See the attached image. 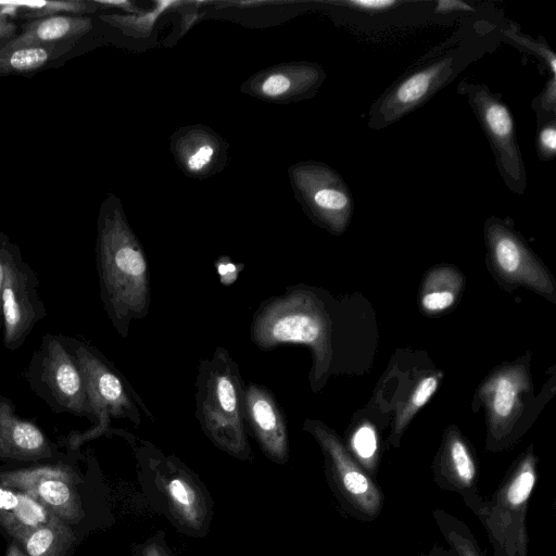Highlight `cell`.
Instances as JSON below:
<instances>
[{
    "label": "cell",
    "instance_id": "obj_1",
    "mask_svg": "<svg viewBox=\"0 0 556 556\" xmlns=\"http://www.w3.org/2000/svg\"><path fill=\"white\" fill-rule=\"evenodd\" d=\"M332 318L319 292L304 285L288 287L264 300L251 323V339L263 351L281 345L307 346L313 356L311 386L317 391L330 370L333 356Z\"/></svg>",
    "mask_w": 556,
    "mask_h": 556
},
{
    "label": "cell",
    "instance_id": "obj_2",
    "mask_svg": "<svg viewBox=\"0 0 556 556\" xmlns=\"http://www.w3.org/2000/svg\"><path fill=\"white\" fill-rule=\"evenodd\" d=\"M134 450L147 504L177 532L204 539L214 519V500L200 477L177 456L147 440H139Z\"/></svg>",
    "mask_w": 556,
    "mask_h": 556
},
{
    "label": "cell",
    "instance_id": "obj_3",
    "mask_svg": "<svg viewBox=\"0 0 556 556\" xmlns=\"http://www.w3.org/2000/svg\"><path fill=\"white\" fill-rule=\"evenodd\" d=\"M97 270L104 311L126 338L130 323L148 315L151 290L144 254L117 216H105L99 225Z\"/></svg>",
    "mask_w": 556,
    "mask_h": 556
},
{
    "label": "cell",
    "instance_id": "obj_4",
    "mask_svg": "<svg viewBox=\"0 0 556 556\" xmlns=\"http://www.w3.org/2000/svg\"><path fill=\"white\" fill-rule=\"evenodd\" d=\"M244 386L239 366L224 346L203 358L195 379V417L206 438L242 460L253 458L244 422Z\"/></svg>",
    "mask_w": 556,
    "mask_h": 556
},
{
    "label": "cell",
    "instance_id": "obj_5",
    "mask_svg": "<svg viewBox=\"0 0 556 556\" xmlns=\"http://www.w3.org/2000/svg\"><path fill=\"white\" fill-rule=\"evenodd\" d=\"M538 464L531 445L473 513L486 531L492 556H528L527 514L539 480Z\"/></svg>",
    "mask_w": 556,
    "mask_h": 556
},
{
    "label": "cell",
    "instance_id": "obj_6",
    "mask_svg": "<svg viewBox=\"0 0 556 556\" xmlns=\"http://www.w3.org/2000/svg\"><path fill=\"white\" fill-rule=\"evenodd\" d=\"M64 337L83 371L89 403L96 417L93 427L71 433L65 439L67 444L76 447L87 440L106 433L111 430L113 418L128 419L139 426V407L152 417L126 378L97 348L79 338Z\"/></svg>",
    "mask_w": 556,
    "mask_h": 556
},
{
    "label": "cell",
    "instance_id": "obj_7",
    "mask_svg": "<svg viewBox=\"0 0 556 556\" xmlns=\"http://www.w3.org/2000/svg\"><path fill=\"white\" fill-rule=\"evenodd\" d=\"M25 379L52 412L96 422L83 371L64 334L42 336L25 370Z\"/></svg>",
    "mask_w": 556,
    "mask_h": 556
},
{
    "label": "cell",
    "instance_id": "obj_8",
    "mask_svg": "<svg viewBox=\"0 0 556 556\" xmlns=\"http://www.w3.org/2000/svg\"><path fill=\"white\" fill-rule=\"evenodd\" d=\"M303 429L312 434L324 455L327 483L343 514L362 522L375 521L382 513L384 494L351 455L341 438L319 420L306 419Z\"/></svg>",
    "mask_w": 556,
    "mask_h": 556
},
{
    "label": "cell",
    "instance_id": "obj_9",
    "mask_svg": "<svg viewBox=\"0 0 556 556\" xmlns=\"http://www.w3.org/2000/svg\"><path fill=\"white\" fill-rule=\"evenodd\" d=\"M459 88L468 97L469 104L488 137L505 184L511 191L522 193L526 170L509 109L483 85L464 81Z\"/></svg>",
    "mask_w": 556,
    "mask_h": 556
},
{
    "label": "cell",
    "instance_id": "obj_10",
    "mask_svg": "<svg viewBox=\"0 0 556 556\" xmlns=\"http://www.w3.org/2000/svg\"><path fill=\"white\" fill-rule=\"evenodd\" d=\"M39 280L17 248L7 267L2 292V342L13 352L21 348L34 327L47 316L38 293Z\"/></svg>",
    "mask_w": 556,
    "mask_h": 556
},
{
    "label": "cell",
    "instance_id": "obj_11",
    "mask_svg": "<svg viewBox=\"0 0 556 556\" xmlns=\"http://www.w3.org/2000/svg\"><path fill=\"white\" fill-rule=\"evenodd\" d=\"M459 63L456 54L444 56L402 76L374 104L370 111V127H386L426 102L452 79L458 71Z\"/></svg>",
    "mask_w": 556,
    "mask_h": 556
},
{
    "label": "cell",
    "instance_id": "obj_12",
    "mask_svg": "<svg viewBox=\"0 0 556 556\" xmlns=\"http://www.w3.org/2000/svg\"><path fill=\"white\" fill-rule=\"evenodd\" d=\"M71 470L63 465L45 464L0 472V483L27 493L64 522L77 521L81 504Z\"/></svg>",
    "mask_w": 556,
    "mask_h": 556
},
{
    "label": "cell",
    "instance_id": "obj_13",
    "mask_svg": "<svg viewBox=\"0 0 556 556\" xmlns=\"http://www.w3.org/2000/svg\"><path fill=\"white\" fill-rule=\"evenodd\" d=\"M485 237L494 268L504 279L553 294L549 276L514 230L500 219L490 218L485 223Z\"/></svg>",
    "mask_w": 556,
    "mask_h": 556
},
{
    "label": "cell",
    "instance_id": "obj_14",
    "mask_svg": "<svg viewBox=\"0 0 556 556\" xmlns=\"http://www.w3.org/2000/svg\"><path fill=\"white\" fill-rule=\"evenodd\" d=\"M433 481L444 491L457 493L475 513L481 505L478 459L465 438L453 429L445 434L432 465Z\"/></svg>",
    "mask_w": 556,
    "mask_h": 556
},
{
    "label": "cell",
    "instance_id": "obj_15",
    "mask_svg": "<svg viewBox=\"0 0 556 556\" xmlns=\"http://www.w3.org/2000/svg\"><path fill=\"white\" fill-rule=\"evenodd\" d=\"M528 388L523 368L513 366L501 369L482 386L480 396L489 415L488 446L500 451L510 443L513 427L520 410V394Z\"/></svg>",
    "mask_w": 556,
    "mask_h": 556
},
{
    "label": "cell",
    "instance_id": "obj_16",
    "mask_svg": "<svg viewBox=\"0 0 556 556\" xmlns=\"http://www.w3.org/2000/svg\"><path fill=\"white\" fill-rule=\"evenodd\" d=\"M244 422L257 441L263 454L273 463L289 460V435L286 418L274 394L263 386L244 387Z\"/></svg>",
    "mask_w": 556,
    "mask_h": 556
},
{
    "label": "cell",
    "instance_id": "obj_17",
    "mask_svg": "<svg viewBox=\"0 0 556 556\" xmlns=\"http://www.w3.org/2000/svg\"><path fill=\"white\" fill-rule=\"evenodd\" d=\"M54 455V445L37 422L17 415L15 404L0 395V459L39 462Z\"/></svg>",
    "mask_w": 556,
    "mask_h": 556
},
{
    "label": "cell",
    "instance_id": "obj_18",
    "mask_svg": "<svg viewBox=\"0 0 556 556\" xmlns=\"http://www.w3.org/2000/svg\"><path fill=\"white\" fill-rule=\"evenodd\" d=\"M91 27L89 18L81 15L61 14L28 21L10 41L0 46L2 51L25 47L77 42Z\"/></svg>",
    "mask_w": 556,
    "mask_h": 556
},
{
    "label": "cell",
    "instance_id": "obj_19",
    "mask_svg": "<svg viewBox=\"0 0 556 556\" xmlns=\"http://www.w3.org/2000/svg\"><path fill=\"white\" fill-rule=\"evenodd\" d=\"M54 517L33 496L0 484V525L18 543Z\"/></svg>",
    "mask_w": 556,
    "mask_h": 556
},
{
    "label": "cell",
    "instance_id": "obj_20",
    "mask_svg": "<svg viewBox=\"0 0 556 556\" xmlns=\"http://www.w3.org/2000/svg\"><path fill=\"white\" fill-rule=\"evenodd\" d=\"M76 42L0 50V76L28 75L43 70L70 52Z\"/></svg>",
    "mask_w": 556,
    "mask_h": 556
},
{
    "label": "cell",
    "instance_id": "obj_21",
    "mask_svg": "<svg viewBox=\"0 0 556 556\" xmlns=\"http://www.w3.org/2000/svg\"><path fill=\"white\" fill-rule=\"evenodd\" d=\"M74 539L67 523L54 517L29 532L20 543L27 556H65Z\"/></svg>",
    "mask_w": 556,
    "mask_h": 556
},
{
    "label": "cell",
    "instance_id": "obj_22",
    "mask_svg": "<svg viewBox=\"0 0 556 556\" xmlns=\"http://www.w3.org/2000/svg\"><path fill=\"white\" fill-rule=\"evenodd\" d=\"M432 516L448 547L457 556H485L472 531L463 520L440 508L434 509Z\"/></svg>",
    "mask_w": 556,
    "mask_h": 556
},
{
    "label": "cell",
    "instance_id": "obj_23",
    "mask_svg": "<svg viewBox=\"0 0 556 556\" xmlns=\"http://www.w3.org/2000/svg\"><path fill=\"white\" fill-rule=\"evenodd\" d=\"M460 278L451 268H440L431 274L425 283L421 305L430 313L442 312L452 306L456 300Z\"/></svg>",
    "mask_w": 556,
    "mask_h": 556
},
{
    "label": "cell",
    "instance_id": "obj_24",
    "mask_svg": "<svg viewBox=\"0 0 556 556\" xmlns=\"http://www.w3.org/2000/svg\"><path fill=\"white\" fill-rule=\"evenodd\" d=\"M7 5L11 7L14 17L26 18L29 21L45 18L61 14L80 15L93 11V2L84 0L65 1H20L5 0Z\"/></svg>",
    "mask_w": 556,
    "mask_h": 556
},
{
    "label": "cell",
    "instance_id": "obj_25",
    "mask_svg": "<svg viewBox=\"0 0 556 556\" xmlns=\"http://www.w3.org/2000/svg\"><path fill=\"white\" fill-rule=\"evenodd\" d=\"M351 455L374 478L379 464L378 438L369 424H363L351 435L349 447Z\"/></svg>",
    "mask_w": 556,
    "mask_h": 556
},
{
    "label": "cell",
    "instance_id": "obj_26",
    "mask_svg": "<svg viewBox=\"0 0 556 556\" xmlns=\"http://www.w3.org/2000/svg\"><path fill=\"white\" fill-rule=\"evenodd\" d=\"M439 383V378L434 375L425 377L416 386L413 391L409 400L401 409L399 416L395 419L393 433L390 437V442L393 445H397L400 438L408 425L410 419L417 413L419 408H421L435 392Z\"/></svg>",
    "mask_w": 556,
    "mask_h": 556
},
{
    "label": "cell",
    "instance_id": "obj_27",
    "mask_svg": "<svg viewBox=\"0 0 556 556\" xmlns=\"http://www.w3.org/2000/svg\"><path fill=\"white\" fill-rule=\"evenodd\" d=\"M131 556H176L166 541L164 530H157L143 542L132 545Z\"/></svg>",
    "mask_w": 556,
    "mask_h": 556
},
{
    "label": "cell",
    "instance_id": "obj_28",
    "mask_svg": "<svg viewBox=\"0 0 556 556\" xmlns=\"http://www.w3.org/2000/svg\"><path fill=\"white\" fill-rule=\"evenodd\" d=\"M538 154L542 160H552L556 153V122L555 118L541 122L536 136Z\"/></svg>",
    "mask_w": 556,
    "mask_h": 556
},
{
    "label": "cell",
    "instance_id": "obj_29",
    "mask_svg": "<svg viewBox=\"0 0 556 556\" xmlns=\"http://www.w3.org/2000/svg\"><path fill=\"white\" fill-rule=\"evenodd\" d=\"M18 248L13 243L10 238L2 231H0V330H2V316H1V292L5 276L7 267Z\"/></svg>",
    "mask_w": 556,
    "mask_h": 556
},
{
    "label": "cell",
    "instance_id": "obj_30",
    "mask_svg": "<svg viewBox=\"0 0 556 556\" xmlns=\"http://www.w3.org/2000/svg\"><path fill=\"white\" fill-rule=\"evenodd\" d=\"M556 84H555V76H553L548 81L543 90V92L539 96V113L544 114L542 118L548 114H552L553 117H555V96H556ZM538 113V114H539Z\"/></svg>",
    "mask_w": 556,
    "mask_h": 556
},
{
    "label": "cell",
    "instance_id": "obj_31",
    "mask_svg": "<svg viewBox=\"0 0 556 556\" xmlns=\"http://www.w3.org/2000/svg\"><path fill=\"white\" fill-rule=\"evenodd\" d=\"M352 9L366 12H381L397 4L395 0H351L348 2Z\"/></svg>",
    "mask_w": 556,
    "mask_h": 556
},
{
    "label": "cell",
    "instance_id": "obj_32",
    "mask_svg": "<svg viewBox=\"0 0 556 556\" xmlns=\"http://www.w3.org/2000/svg\"><path fill=\"white\" fill-rule=\"evenodd\" d=\"M290 87V81L282 75H273L263 84V91L268 96H278L283 93Z\"/></svg>",
    "mask_w": 556,
    "mask_h": 556
},
{
    "label": "cell",
    "instance_id": "obj_33",
    "mask_svg": "<svg viewBox=\"0 0 556 556\" xmlns=\"http://www.w3.org/2000/svg\"><path fill=\"white\" fill-rule=\"evenodd\" d=\"M437 13L469 12L475 11L472 7L458 0H440L434 8Z\"/></svg>",
    "mask_w": 556,
    "mask_h": 556
},
{
    "label": "cell",
    "instance_id": "obj_34",
    "mask_svg": "<svg viewBox=\"0 0 556 556\" xmlns=\"http://www.w3.org/2000/svg\"><path fill=\"white\" fill-rule=\"evenodd\" d=\"M213 155V149L208 146L202 147L189 159V167L192 169H200L206 165Z\"/></svg>",
    "mask_w": 556,
    "mask_h": 556
},
{
    "label": "cell",
    "instance_id": "obj_35",
    "mask_svg": "<svg viewBox=\"0 0 556 556\" xmlns=\"http://www.w3.org/2000/svg\"><path fill=\"white\" fill-rule=\"evenodd\" d=\"M17 25L9 18H0V42L10 41L12 38H14V35L16 33Z\"/></svg>",
    "mask_w": 556,
    "mask_h": 556
},
{
    "label": "cell",
    "instance_id": "obj_36",
    "mask_svg": "<svg viewBox=\"0 0 556 556\" xmlns=\"http://www.w3.org/2000/svg\"><path fill=\"white\" fill-rule=\"evenodd\" d=\"M417 556H457V554L451 547L434 544L428 552L421 553Z\"/></svg>",
    "mask_w": 556,
    "mask_h": 556
},
{
    "label": "cell",
    "instance_id": "obj_37",
    "mask_svg": "<svg viewBox=\"0 0 556 556\" xmlns=\"http://www.w3.org/2000/svg\"><path fill=\"white\" fill-rule=\"evenodd\" d=\"M5 556H27L26 553L21 548L18 544L12 542L8 546Z\"/></svg>",
    "mask_w": 556,
    "mask_h": 556
},
{
    "label": "cell",
    "instance_id": "obj_38",
    "mask_svg": "<svg viewBox=\"0 0 556 556\" xmlns=\"http://www.w3.org/2000/svg\"><path fill=\"white\" fill-rule=\"evenodd\" d=\"M0 18H12L9 10L3 5H0Z\"/></svg>",
    "mask_w": 556,
    "mask_h": 556
}]
</instances>
